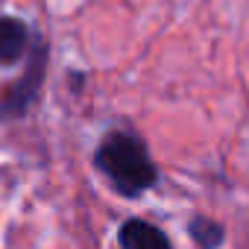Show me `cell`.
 Segmentation results:
<instances>
[{
    "instance_id": "cell-1",
    "label": "cell",
    "mask_w": 249,
    "mask_h": 249,
    "mask_svg": "<svg viewBox=\"0 0 249 249\" xmlns=\"http://www.w3.org/2000/svg\"><path fill=\"white\" fill-rule=\"evenodd\" d=\"M94 164L123 196H138L159 182L147 144L132 132H108L94 153Z\"/></svg>"
},
{
    "instance_id": "cell-2",
    "label": "cell",
    "mask_w": 249,
    "mask_h": 249,
    "mask_svg": "<svg viewBox=\"0 0 249 249\" xmlns=\"http://www.w3.org/2000/svg\"><path fill=\"white\" fill-rule=\"evenodd\" d=\"M44 68H47V53L41 47V50L33 53L27 73L3 94V100H0V114L3 117H21L36 103V97L41 91V82H44Z\"/></svg>"
},
{
    "instance_id": "cell-3",
    "label": "cell",
    "mask_w": 249,
    "mask_h": 249,
    "mask_svg": "<svg viewBox=\"0 0 249 249\" xmlns=\"http://www.w3.org/2000/svg\"><path fill=\"white\" fill-rule=\"evenodd\" d=\"M117 240H120V249H173L170 237L159 226L141 217H129L123 223L117 231Z\"/></svg>"
},
{
    "instance_id": "cell-4",
    "label": "cell",
    "mask_w": 249,
    "mask_h": 249,
    "mask_svg": "<svg viewBox=\"0 0 249 249\" xmlns=\"http://www.w3.org/2000/svg\"><path fill=\"white\" fill-rule=\"evenodd\" d=\"M27 50V27L15 18H0V65H15Z\"/></svg>"
},
{
    "instance_id": "cell-5",
    "label": "cell",
    "mask_w": 249,
    "mask_h": 249,
    "mask_svg": "<svg viewBox=\"0 0 249 249\" xmlns=\"http://www.w3.org/2000/svg\"><path fill=\"white\" fill-rule=\"evenodd\" d=\"M188 234H191V240H194L199 249H220L223 240H226V229H223L217 220L205 217V214L191 217V223H188Z\"/></svg>"
}]
</instances>
